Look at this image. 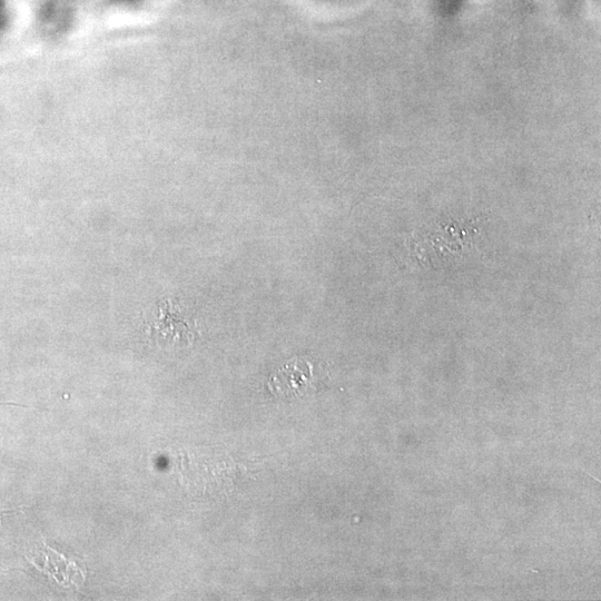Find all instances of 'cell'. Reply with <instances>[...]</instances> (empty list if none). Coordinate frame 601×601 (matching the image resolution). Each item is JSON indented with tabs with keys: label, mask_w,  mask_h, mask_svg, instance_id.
I'll list each match as a JSON object with an SVG mask.
<instances>
[{
	"label": "cell",
	"mask_w": 601,
	"mask_h": 601,
	"mask_svg": "<svg viewBox=\"0 0 601 601\" xmlns=\"http://www.w3.org/2000/svg\"><path fill=\"white\" fill-rule=\"evenodd\" d=\"M313 378L312 365L305 359H295L272 376L269 387L282 395H290L307 387Z\"/></svg>",
	"instance_id": "6da1fadb"
},
{
	"label": "cell",
	"mask_w": 601,
	"mask_h": 601,
	"mask_svg": "<svg viewBox=\"0 0 601 601\" xmlns=\"http://www.w3.org/2000/svg\"><path fill=\"white\" fill-rule=\"evenodd\" d=\"M439 1L444 7V9H446L447 11H453L460 7L463 0H439Z\"/></svg>",
	"instance_id": "7a4b0ae2"
},
{
	"label": "cell",
	"mask_w": 601,
	"mask_h": 601,
	"mask_svg": "<svg viewBox=\"0 0 601 601\" xmlns=\"http://www.w3.org/2000/svg\"><path fill=\"white\" fill-rule=\"evenodd\" d=\"M3 17H4L3 2L2 0H0V24L3 21Z\"/></svg>",
	"instance_id": "3957f363"
}]
</instances>
